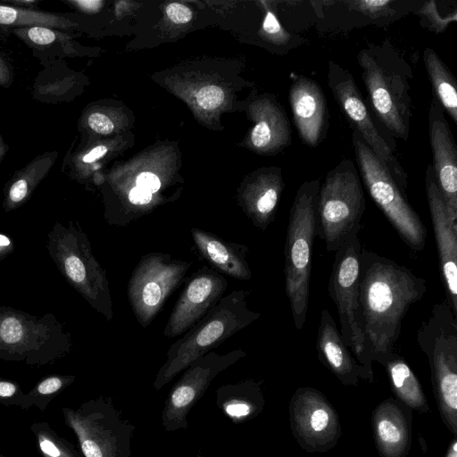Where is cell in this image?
<instances>
[{"label":"cell","mask_w":457,"mask_h":457,"mask_svg":"<svg viewBox=\"0 0 457 457\" xmlns=\"http://www.w3.org/2000/svg\"><path fill=\"white\" fill-rule=\"evenodd\" d=\"M427 283L395 261L361 248L359 292L363 331L371 358L392 352L410 307L421 300Z\"/></svg>","instance_id":"1"},{"label":"cell","mask_w":457,"mask_h":457,"mask_svg":"<svg viewBox=\"0 0 457 457\" xmlns=\"http://www.w3.org/2000/svg\"><path fill=\"white\" fill-rule=\"evenodd\" d=\"M357 61L375 117L406 142L412 116L410 65L387 41L361 49Z\"/></svg>","instance_id":"2"},{"label":"cell","mask_w":457,"mask_h":457,"mask_svg":"<svg viewBox=\"0 0 457 457\" xmlns=\"http://www.w3.org/2000/svg\"><path fill=\"white\" fill-rule=\"evenodd\" d=\"M250 292L233 290L221 299L167 351L153 386L160 390L193 361L218 347L261 316L247 304Z\"/></svg>","instance_id":"3"},{"label":"cell","mask_w":457,"mask_h":457,"mask_svg":"<svg viewBox=\"0 0 457 457\" xmlns=\"http://www.w3.org/2000/svg\"><path fill=\"white\" fill-rule=\"evenodd\" d=\"M320 179L303 182L289 212L284 247L285 288L293 322L301 330L309 307L312 250L317 236L316 204Z\"/></svg>","instance_id":"4"},{"label":"cell","mask_w":457,"mask_h":457,"mask_svg":"<svg viewBox=\"0 0 457 457\" xmlns=\"http://www.w3.org/2000/svg\"><path fill=\"white\" fill-rule=\"evenodd\" d=\"M46 248L65 280L108 320L113 317L105 270L92 253L90 242L77 222L56 221L47 234Z\"/></svg>","instance_id":"5"},{"label":"cell","mask_w":457,"mask_h":457,"mask_svg":"<svg viewBox=\"0 0 457 457\" xmlns=\"http://www.w3.org/2000/svg\"><path fill=\"white\" fill-rule=\"evenodd\" d=\"M365 196L353 162L342 160L320 183L316 204L317 236L328 252H336L355 230H360Z\"/></svg>","instance_id":"6"},{"label":"cell","mask_w":457,"mask_h":457,"mask_svg":"<svg viewBox=\"0 0 457 457\" xmlns=\"http://www.w3.org/2000/svg\"><path fill=\"white\" fill-rule=\"evenodd\" d=\"M352 143L359 174L370 196L405 245L412 252L420 253L425 247L427 237V229L421 219L388 170L355 130L352 135Z\"/></svg>","instance_id":"7"},{"label":"cell","mask_w":457,"mask_h":457,"mask_svg":"<svg viewBox=\"0 0 457 457\" xmlns=\"http://www.w3.org/2000/svg\"><path fill=\"white\" fill-rule=\"evenodd\" d=\"M71 333L52 313L35 316L0 306V358L46 361L68 353Z\"/></svg>","instance_id":"8"},{"label":"cell","mask_w":457,"mask_h":457,"mask_svg":"<svg viewBox=\"0 0 457 457\" xmlns=\"http://www.w3.org/2000/svg\"><path fill=\"white\" fill-rule=\"evenodd\" d=\"M359 231H353L335 252L328 290L337 309L339 332L344 344L365 368L370 369L372 358L363 331L360 303L359 270L361 245Z\"/></svg>","instance_id":"9"},{"label":"cell","mask_w":457,"mask_h":457,"mask_svg":"<svg viewBox=\"0 0 457 457\" xmlns=\"http://www.w3.org/2000/svg\"><path fill=\"white\" fill-rule=\"evenodd\" d=\"M328 85L349 123L405 194L408 175L395 154L394 145L386 139L377 127L353 74L338 63L329 61Z\"/></svg>","instance_id":"10"},{"label":"cell","mask_w":457,"mask_h":457,"mask_svg":"<svg viewBox=\"0 0 457 457\" xmlns=\"http://www.w3.org/2000/svg\"><path fill=\"white\" fill-rule=\"evenodd\" d=\"M191 264L165 253H150L140 259L129 281L128 297L143 328L153 321L165 301L183 282Z\"/></svg>","instance_id":"11"},{"label":"cell","mask_w":457,"mask_h":457,"mask_svg":"<svg viewBox=\"0 0 457 457\" xmlns=\"http://www.w3.org/2000/svg\"><path fill=\"white\" fill-rule=\"evenodd\" d=\"M245 354L242 349L222 354L211 351L188 365L165 400L161 414V423L164 430L173 432L187 429L190 411L204 395L212 380Z\"/></svg>","instance_id":"12"},{"label":"cell","mask_w":457,"mask_h":457,"mask_svg":"<svg viewBox=\"0 0 457 457\" xmlns=\"http://www.w3.org/2000/svg\"><path fill=\"white\" fill-rule=\"evenodd\" d=\"M79 433L85 457H131L135 425L122 417L111 397L90 403Z\"/></svg>","instance_id":"13"},{"label":"cell","mask_w":457,"mask_h":457,"mask_svg":"<svg viewBox=\"0 0 457 457\" xmlns=\"http://www.w3.org/2000/svg\"><path fill=\"white\" fill-rule=\"evenodd\" d=\"M226 278L207 266L195 272L187 282L166 323L163 335L172 338L186 333L223 296Z\"/></svg>","instance_id":"14"},{"label":"cell","mask_w":457,"mask_h":457,"mask_svg":"<svg viewBox=\"0 0 457 457\" xmlns=\"http://www.w3.org/2000/svg\"><path fill=\"white\" fill-rule=\"evenodd\" d=\"M425 187L445 301L457 316V228L451 221L431 163L426 169Z\"/></svg>","instance_id":"15"},{"label":"cell","mask_w":457,"mask_h":457,"mask_svg":"<svg viewBox=\"0 0 457 457\" xmlns=\"http://www.w3.org/2000/svg\"><path fill=\"white\" fill-rule=\"evenodd\" d=\"M431 163L447 212L457 228V147L445 111L432 98L428 110Z\"/></svg>","instance_id":"16"},{"label":"cell","mask_w":457,"mask_h":457,"mask_svg":"<svg viewBox=\"0 0 457 457\" xmlns=\"http://www.w3.org/2000/svg\"><path fill=\"white\" fill-rule=\"evenodd\" d=\"M289 104L299 137L311 147L319 145L327 135L328 125L322 88L315 80L300 75L289 87Z\"/></svg>","instance_id":"17"},{"label":"cell","mask_w":457,"mask_h":457,"mask_svg":"<svg viewBox=\"0 0 457 457\" xmlns=\"http://www.w3.org/2000/svg\"><path fill=\"white\" fill-rule=\"evenodd\" d=\"M191 235L201 255L216 270L237 279L251 278L252 273L246 259V245L226 241L195 228L191 229Z\"/></svg>","instance_id":"18"},{"label":"cell","mask_w":457,"mask_h":457,"mask_svg":"<svg viewBox=\"0 0 457 457\" xmlns=\"http://www.w3.org/2000/svg\"><path fill=\"white\" fill-rule=\"evenodd\" d=\"M316 349L320 360L340 377H352L365 370L353 358L352 353L343 342L334 318L327 309L320 313Z\"/></svg>","instance_id":"19"},{"label":"cell","mask_w":457,"mask_h":457,"mask_svg":"<svg viewBox=\"0 0 457 457\" xmlns=\"http://www.w3.org/2000/svg\"><path fill=\"white\" fill-rule=\"evenodd\" d=\"M283 188L278 170L261 178L253 185L245 199V211L256 228L264 231L273 222Z\"/></svg>","instance_id":"20"},{"label":"cell","mask_w":457,"mask_h":457,"mask_svg":"<svg viewBox=\"0 0 457 457\" xmlns=\"http://www.w3.org/2000/svg\"><path fill=\"white\" fill-rule=\"evenodd\" d=\"M215 395L217 407L235 424L252 419L260 410V388L253 380L222 385Z\"/></svg>","instance_id":"21"},{"label":"cell","mask_w":457,"mask_h":457,"mask_svg":"<svg viewBox=\"0 0 457 457\" xmlns=\"http://www.w3.org/2000/svg\"><path fill=\"white\" fill-rule=\"evenodd\" d=\"M424 65L432 86L433 98L436 100L452 120L457 123V89L455 79L441 60L438 54L430 47L423 52Z\"/></svg>","instance_id":"22"},{"label":"cell","mask_w":457,"mask_h":457,"mask_svg":"<svg viewBox=\"0 0 457 457\" xmlns=\"http://www.w3.org/2000/svg\"><path fill=\"white\" fill-rule=\"evenodd\" d=\"M265 118L253 127L251 142L258 149L281 150L292 143L291 127L282 108L267 104Z\"/></svg>","instance_id":"23"},{"label":"cell","mask_w":457,"mask_h":457,"mask_svg":"<svg viewBox=\"0 0 457 457\" xmlns=\"http://www.w3.org/2000/svg\"><path fill=\"white\" fill-rule=\"evenodd\" d=\"M55 157L35 161L14 178L5 189L4 208L10 212L23 205L52 166Z\"/></svg>","instance_id":"24"},{"label":"cell","mask_w":457,"mask_h":457,"mask_svg":"<svg viewBox=\"0 0 457 457\" xmlns=\"http://www.w3.org/2000/svg\"><path fill=\"white\" fill-rule=\"evenodd\" d=\"M379 361L385 363L396 392L410 404L420 405L422 395L420 385L408 364L393 352L383 356Z\"/></svg>","instance_id":"25"},{"label":"cell","mask_w":457,"mask_h":457,"mask_svg":"<svg viewBox=\"0 0 457 457\" xmlns=\"http://www.w3.org/2000/svg\"><path fill=\"white\" fill-rule=\"evenodd\" d=\"M0 24L47 28H67L70 26L68 20L58 15L1 4Z\"/></svg>","instance_id":"26"},{"label":"cell","mask_w":457,"mask_h":457,"mask_svg":"<svg viewBox=\"0 0 457 457\" xmlns=\"http://www.w3.org/2000/svg\"><path fill=\"white\" fill-rule=\"evenodd\" d=\"M420 15L422 16L424 20L428 21L427 22L428 29L434 30L435 32L443 31L451 22V21H456V11L446 17H442L437 12L434 1L425 3L420 9Z\"/></svg>","instance_id":"27"},{"label":"cell","mask_w":457,"mask_h":457,"mask_svg":"<svg viewBox=\"0 0 457 457\" xmlns=\"http://www.w3.org/2000/svg\"><path fill=\"white\" fill-rule=\"evenodd\" d=\"M223 90L217 86H206L196 94L198 105L205 110H212L219 107L224 101Z\"/></svg>","instance_id":"28"},{"label":"cell","mask_w":457,"mask_h":457,"mask_svg":"<svg viewBox=\"0 0 457 457\" xmlns=\"http://www.w3.org/2000/svg\"><path fill=\"white\" fill-rule=\"evenodd\" d=\"M445 404L454 412L457 408V374L440 378L436 382Z\"/></svg>","instance_id":"29"},{"label":"cell","mask_w":457,"mask_h":457,"mask_svg":"<svg viewBox=\"0 0 457 457\" xmlns=\"http://www.w3.org/2000/svg\"><path fill=\"white\" fill-rule=\"evenodd\" d=\"M377 430L380 441L388 446L396 445L402 440L401 429L389 419L380 420L378 422Z\"/></svg>","instance_id":"30"},{"label":"cell","mask_w":457,"mask_h":457,"mask_svg":"<svg viewBox=\"0 0 457 457\" xmlns=\"http://www.w3.org/2000/svg\"><path fill=\"white\" fill-rule=\"evenodd\" d=\"M17 33L26 37L29 41L37 45H48L53 43L58 33L47 27H29L17 30Z\"/></svg>","instance_id":"31"},{"label":"cell","mask_w":457,"mask_h":457,"mask_svg":"<svg viewBox=\"0 0 457 457\" xmlns=\"http://www.w3.org/2000/svg\"><path fill=\"white\" fill-rule=\"evenodd\" d=\"M87 123L91 129L99 134H109L113 130L112 121L100 112H93L87 118Z\"/></svg>","instance_id":"32"},{"label":"cell","mask_w":457,"mask_h":457,"mask_svg":"<svg viewBox=\"0 0 457 457\" xmlns=\"http://www.w3.org/2000/svg\"><path fill=\"white\" fill-rule=\"evenodd\" d=\"M353 4L355 10L360 12L368 13V14H376L380 12L386 11L389 4H392V1L389 0H362V1H354L350 3Z\"/></svg>","instance_id":"33"},{"label":"cell","mask_w":457,"mask_h":457,"mask_svg":"<svg viewBox=\"0 0 457 457\" xmlns=\"http://www.w3.org/2000/svg\"><path fill=\"white\" fill-rule=\"evenodd\" d=\"M136 187L154 195L161 188V180L154 173L145 171L137 176Z\"/></svg>","instance_id":"34"},{"label":"cell","mask_w":457,"mask_h":457,"mask_svg":"<svg viewBox=\"0 0 457 457\" xmlns=\"http://www.w3.org/2000/svg\"><path fill=\"white\" fill-rule=\"evenodd\" d=\"M166 12L170 20L178 24L186 23L192 18L190 9L178 3L170 4Z\"/></svg>","instance_id":"35"},{"label":"cell","mask_w":457,"mask_h":457,"mask_svg":"<svg viewBox=\"0 0 457 457\" xmlns=\"http://www.w3.org/2000/svg\"><path fill=\"white\" fill-rule=\"evenodd\" d=\"M328 421L329 416L328 411L322 408H319L312 412L310 424L314 431L320 432L327 428Z\"/></svg>","instance_id":"36"},{"label":"cell","mask_w":457,"mask_h":457,"mask_svg":"<svg viewBox=\"0 0 457 457\" xmlns=\"http://www.w3.org/2000/svg\"><path fill=\"white\" fill-rule=\"evenodd\" d=\"M62 386V380L58 377H51L43 380L37 387L40 394L47 395L59 390Z\"/></svg>","instance_id":"37"},{"label":"cell","mask_w":457,"mask_h":457,"mask_svg":"<svg viewBox=\"0 0 457 457\" xmlns=\"http://www.w3.org/2000/svg\"><path fill=\"white\" fill-rule=\"evenodd\" d=\"M262 28L266 33L270 35H275L283 31L279 22L270 12H267Z\"/></svg>","instance_id":"38"},{"label":"cell","mask_w":457,"mask_h":457,"mask_svg":"<svg viewBox=\"0 0 457 457\" xmlns=\"http://www.w3.org/2000/svg\"><path fill=\"white\" fill-rule=\"evenodd\" d=\"M14 248L13 240L10 237L0 233V262L10 255Z\"/></svg>","instance_id":"39"},{"label":"cell","mask_w":457,"mask_h":457,"mask_svg":"<svg viewBox=\"0 0 457 457\" xmlns=\"http://www.w3.org/2000/svg\"><path fill=\"white\" fill-rule=\"evenodd\" d=\"M107 152V148L104 145H98L89 151L82 157V161L85 163H91L103 157Z\"/></svg>","instance_id":"40"},{"label":"cell","mask_w":457,"mask_h":457,"mask_svg":"<svg viewBox=\"0 0 457 457\" xmlns=\"http://www.w3.org/2000/svg\"><path fill=\"white\" fill-rule=\"evenodd\" d=\"M41 450L47 455L52 457H58L60 455L59 450L50 441L44 439L40 442Z\"/></svg>","instance_id":"41"},{"label":"cell","mask_w":457,"mask_h":457,"mask_svg":"<svg viewBox=\"0 0 457 457\" xmlns=\"http://www.w3.org/2000/svg\"><path fill=\"white\" fill-rule=\"evenodd\" d=\"M76 4L79 8L87 10V11H96L102 4L101 1H75L72 2Z\"/></svg>","instance_id":"42"},{"label":"cell","mask_w":457,"mask_h":457,"mask_svg":"<svg viewBox=\"0 0 457 457\" xmlns=\"http://www.w3.org/2000/svg\"><path fill=\"white\" fill-rule=\"evenodd\" d=\"M10 71L9 69L4 62V61L0 58V85H7L10 81Z\"/></svg>","instance_id":"43"},{"label":"cell","mask_w":457,"mask_h":457,"mask_svg":"<svg viewBox=\"0 0 457 457\" xmlns=\"http://www.w3.org/2000/svg\"><path fill=\"white\" fill-rule=\"evenodd\" d=\"M16 387L12 383L0 381V396H11L15 393Z\"/></svg>","instance_id":"44"},{"label":"cell","mask_w":457,"mask_h":457,"mask_svg":"<svg viewBox=\"0 0 457 457\" xmlns=\"http://www.w3.org/2000/svg\"><path fill=\"white\" fill-rule=\"evenodd\" d=\"M191 457H204V456L201 455V454H196V455H194V456H191Z\"/></svg>","instance_id":"45"},{"label":"cell","mask_w":457,"mask_h":457,"mask_svg":"<svg viewBox=\"0 0 457 457\" xmlns=\"http://www.w3.org/2000/svg\"><path fill=\"white\" fill-rule=\"evenodd\" d=\"M452 457H456V452L453 451V454H452Z\"/></svg>","instance_id":"46"}]
</instances>
